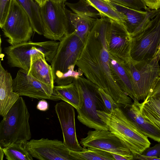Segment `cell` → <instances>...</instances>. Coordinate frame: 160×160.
Masks as SVG:
<instances>
[{"label":"cell","mask_w":160,"mask_h":160,"mask_svg":"<svg viewBox=\"0 0 160 160\" xmlns=\"http://www.w3.org/2000/svg\"><path fill=\"white\" fill-rule=\"evenodd\" d=\"M157 57L150 59L126 62L132 78L137 100L144 101L160 78V67Z\"/></svg>","instance_id":"cell-5"},{"label":"cell","mask_w":160,"mask_h":160,"mask_svg":"<svg viewBox=\"0 0 160 160\" xmlns=\"http://www.w3.org/2000/svg\"><path fill=\"white\" fill-rule=\"evenodd\" d=\"M125 7L137 10L146 9L147 7L143 0H109Z\"/></svg>","instance_id":"cell-32"},{"label":"cell","mask_w":160,"mask_h":160,"mask_svg":"<svg viewBox=\"0 0 160 160\" xmlns=\"http://www.w3.org/2000/svg\"><path fill=\"white\" fill-rule=\"evenodd\" d=\"M71 154L75 160H114L111 153L94 148H88L84 150L74 151L70 150Z\"/></svg>","instance_id":"cell-27"},{"label":"cell","mask_w":160,"mask_h":160,"mask_svg":"<svg viewBox=\"0 0 160 160\" xmlns=\"http://www.w3.org/2000/svg\"><path fill=\"white\" fill-rule=\"evenodd\" d=\"M111 2L124 15L125 26L131 36H132L136 33L145 19L147 15L146 11L134 10Z\"/></svg>","instance_id":"cell-21"},{"label":"cell","mask_w":160,"mask_h":160,"mask_svg":"<svg viewBox=\"0 0 160 160\" xmlns=\"http://www.w3.org/2000/svg\"><path fill=\"white\" fill-rule=\"evenodd\" d=\"M160 142L153 146L144 149L142 153L135 158L142 160H160Z\"/></svg>","instance_id":"cell-31"},{"label":"cell","mask_w":160,"mask_h":160,"mask_svg":"<svg viewBox=\"0 0 160 160\" xmlns=\"http://www.w3.org/2000/svg\"><path fill=\"white\" fill-rule=\"evenodd\" d=\"M106 39L110 54L126 62L132 59L130 52L132 38L125 26L112 21L107 30Z\"/></svg>","instance_id":"cell-14"},{"label":"cell","mask_w":160,"mask_h":160,"mask_svg":"<svg viewBox=\"0 0 160 160\" xmlns=\"http://www.w3.org/2000/svg\"><path fill=\"white\" fill-rule=\"evenodd\" d=\"M75 66H70L68 71L64 73L58 71L56 72L53 75L54 82L57 85H67L72 83L75 78L82 76L83 72L79 68L77 70H74Z\"/></svg>","instance_id":"cell-29"},{"label":"cell","mask_w":160,"mask_h":160,"mask_svg":"<svg viewBox=\"0 0 160 160\" xmlns=\"http://www.w3.org/2000/svg\"><path fill=\"white\" fill-rule=\"evenodd\" d=\"M156 56L159 61L160 60V42L158 47V50Z\"/></svg>","instance_id":"cell-39"},{"label":"cell","mask_w":160,"mask_h":160,"mask_svg":"<svg viewBox=\"0 0 160 160\" xmlns=\"http://www.w3.org/2000/svg\"><path fill=\"white\" fill-rule=\"evenodd\" d=\"M7 62L10 67H17L28 72L31 58H36L44 56L49 58L53 52V48L50 41L33 42L29 41L4 48Z\"/></svg>","instance_id":"cell-6"},{"label":"cell","mask_w":160,"mask_h":160,"mask_svg":"<svg viewBox=\"0 0 160 160\" xmlns=\"http://www.w3.org/2000/svg\"><path fill=\"white\" fill-rule=\"evenodd\" d=\"M28 74L41 82L53 88L54 78L51 65L47 62L44 56L31 59Z\"/></svg>","instance_id":"cell-19"},{"label":"cell","mask_w":160,"mask_h":160,"mask_svg":"<svg viewBox=\"0 0 160 160\" xmlns=\"http://www.w3.org/2000/svg\"><path fill=\"white\" fill-rule=\"evenodd\" d=\"M74 108L64 101L57 103L55 110L63 134V142L70 150H84L79 143L76 134Z\"/></svg>","instance_id":"cell-15"},{"label":"cell","mask_w":160,"mask_h":160,"mask_svg":"<svg viewBox=\"0 0 160 160\" xmlns=\"http://www.w3.org/2000/svg\"><path fill=\"white\" fill-rule=\"evenodd\" d=\"M98 102L99 110L110 113L115 108L120 107L113 98L102 89L99 88Z\"/></svg>","instance_id":"cell-30"},{"label":"cell","mask_w":160,"mask_h":160,"mask_svg":"<svg viewBox=\"0 0 160 160\" xmlns=\"http://www.w3.org/2000/svg\"><path fill=\"white\" fill-rule=\"evenodd\" d=\"M98 114L109 131L118 138L129 149L135 158L150 147L148 137L138 128L133 122L120 107L110 113L98 110Z\"/></svg>","instance_id":"cell-2"},{"label":"cell","mask_w":160,"mask_h":160,"mask_svg":"<svg viewBox=\"0 0 160 160\" xmlns=\"http://www.w3.org/2000/svg\"><path fill=\"white\" fill-rule=\"evenodd\" d=\"M146 5L151 10H157L160 8V0H143Z\"/></svg>","instance_id":"cell-34"},{"label":"cell","mask_w":160,"mask_h":160,"mask_svg":"<svg viewBox=\"0 0 160 160\" xmlns=\"http://www.w3.org/2000/svg\"><path fill=\"white\" fill-rule=\"evenodd\" d=\"M4 152L2 150V147L0 145V160H3L4 155Z\"/></svg>","instance_id":"cell-38"},{"label":"cell","mask_w":160,"mask_h":160,"mask_svg":"<svg viewBox=\"0 0 160 160\" xmlns=\"http://www.w3.org/2000/svg\"><path fill=\"white\" fill-rule=\"evenodd\" d=\"M85 138L81 139L80 144L84 148H92L129 157H134L129 149L120 139L109 130L89 131Z\"/></svg>","instance_id":"cell-12"},{"label":"cell","mask_w":160,"mask_h":160,"mask_svg":"<svg viewBox=\"0 0 160 160\" xmlns=\"http://www.w3.org/2000/svg\"><path fill=\"white\" fill-rule=\"evenodd\" d=\"M73 82L77 87L80 97L79 108L76 110L79 121L95 130H109L97 112L99 110L98 102L99 87L82 76L75 78Z\"/></svg>","instance_id":"cell-4"},{"label":"cell","mask_w":160,"mask_h":160,"mask_svg":"<svg viewBox=\"0 0 160 160\" xmlns=\"http://www.w3.org/2000/svg\"><path fill=\"white\" fill-rule=\"evenodd\" d=\"M101 14L125 26V17L109 0H87Z\"/></svg>","instance_id":"cell-24"},{"label":"cell","mask_w":160,"mask_h":160,"mask_svg":"<svg viewBox=\"0 0 160 160\" xmlns=\"http://www.w3.org/2000/svg\"><path fill=\"white\" fill-rule=\"evenodd\" d=\"M27 141L16 142L2 148L6 158L8 160H32L33 157L27 148Z\"/></svg>","instance_id":"cell-26"},{"label":"cell","mask_w":160,"mask_h":160,"mask_svg":"<svg viewBox=\"0 0 160 160\" xmlns=\"http://www.w3.org/2000/svg\"><path fill=\"white\" fill-rule=\"evenodd\" d=\"M13 91L20 96H25L38 99L60 100L54 93L53 88L28 74V72L19 70L13 79Z\"/></svg>","instance_id":"cell-11"},{"label":"cell","mask_w":160,"mask_h":160,"mask_svg":"<svg viewBox=\"0 0 160 160\" xmlns=\"http://www.w3.org/2000/svg\"><path fill=\"white\" fill-rule=\"evenodd\" d=\"M160 97V78L152 91L146 98Z\"/></svg>","instance_id":"cell-35"},{"label":"cell","mask_w":160,"mask_h":160,"mask_svg":"<svg viewBox=\"0 0 160 160\" xmlns=\"http://www.w3.org/2000/svg\"><path fill=\"white\" fill-rule=\"evenodd\" d=\"M22 7L30 19L33 30L40 35L43 34L41 6L35 0H16Z\"/></svg>","instance_id":"cell-23"},{"label":"cell","mask_w":160,"mask_h":160,"mask_svg":"<svg viewBox=\"0 0 160 160\" xmlns=\"http://www.w3.org/2000/svg\"><path fill=\"white\" fill-rule=\"evenodd\" d=\"M28 149L32 156L40 160H74L70 150L63 142L41 138L27 141Z\"/></svg>","instance_id":"cell-13"},{"label":"cell","mask_w":160,"mask_h":160,"mask_svg":"<svg viewBox=\"0 0 160 160\" xmlns=\"http://www.w3.org/2000/svg\"></svg>","instance_id":"cell-44"},{"label":"cell","mask_w":160,"mask_h":160,"mask_svg":"<svg viewBox=\"0 0 160 160\" xmlns=\"http://www.w3.org/2000/svg\"><path fill=\"white\" fill-rule=\"evenodd\" d=\"M67 11L70 26L69 33L75 31L77 35L85 43L97 19L78 15L67 9Z\"/></svg>","instance_id":"cell-20"},{"label":"cell","mask_w":160,"mask_h":160,"mask_svg":"<svg viewBox=\"0 0 160 160\" xmlns=\"http://www.w3.org/2000/svg\"><path fill=\"white\" fill-rule=\"evenodd\" d=\"M30 116L24 100L20 97L0 122V145L2 148L31 138Z\"/></svg>","instance_id":"cell-3"},{"label":"cell","mask_w":160,"mask_h":160,"mask_svg":"<svg viewBox=\"0 0 160 160\" xmlns=\"http://www.w3.org/2000/svg\"><path fill=\"white\" fill-rule=\"evenodd\" d=\"M65 4L75 13L98 19L102 16L100 13L87 0H80L76 3L65 2Z\"/></svg>","instance_id":"cell-28"},{"label":"cell","mask_w":160,"mask_h":160,"mask_svg":"<svg viewBox=\"0 0 160 160\" xmlns=\"http://www.w3.org/2000/svg\"><path fill=\"white\" fill-rule=\"evenodd\" d=\"M64 2L56 3L48 0L41 7L43 36L59 41L70 30V23Z\"/></svg>","instance_id":"cell-7"},{"label":"cell","mask_w":160,"mask_h":160,"mask_svg":"<svg viewBox=\"0 0 160 160\" xmlns=\"http://www.w3.org/2000/svg\"><path fill=\"white\" fill-rule=\"evenodd\" d=\"M12 0H0V27L3 26L8 14Z\"/></svg>","instance_id":"cell-33"},{"label":"cell","mask_w":160,"mask_h":160,"mask_svg":"<svg viewBox=\"0 0 160 160\" xmlns=\"http://www.w3.org/2000/svg\"><path fill=\"white\" fill-rule=\"evenodd\" d=\"M10 73L0 64V115L4 117L20 96L13 91Z\"/></svg>","instance_id":"cell-17"},{"label":"cell","mask_w":160,"mask_h":160,"mask_svg":"<svg viewBox=\"0 0 160 160\" xmlns=\"http://www.w3.org/2000/svg\"><path fill=\"white\" fill-rule=\"evenodd\" d=\"M62 0L64 2H65L67 0Z\"/></svg>","instance_id":"cell-42"},{"label":"cell","mask_w":160,"mask_h":160,"mask_svg":"<svg viewBox=\"0 0 160 160\" xmlns=\"http://www.w3.org/2000/svg\"><path fill=\"white\" fill-rule=\"evenodd\" d=\"M137 101H134L131 105L124 106L127 110L126 114L143 134L160 142V130L142 116Z\"/></svg>","instance_id":"cell-18"},{"label":"cell","mask_w":160,"mask_h":160,"mask_svg":"<svg viewBox=\"0 0 160 160\" xmlns=\"http://www.w3.org/2000/svg\"><path fill=\"white\" fill-rule=\"evenodd\" d=\"M137 104L142 116L160 130V97L146 98Z\"/></svg>","instance_id":"cell-22"},{"label":"cell","mask_w":160,"mask_h":160,"mask_svg":"<svg viewBox=\"0 0 160 160\" xmlns=\"http://www.w3.org/2000/svg\"><path fill=\"white\" fill-rule=\"evenodd\" d=\"M110 65L112 75L121 89L133 101H138L132 78L126 62L110 53Z\"/></svg>","instance_id":"cell-16"},{"label":"cell","mask_w":160,"mask_h":160,"mask_svg":"<svg viewBox=\"0 0 160 160\" xmlns=\"http://www.w3.org/2000/svg\"><path fill=\"white\" fill-rule=\"evenodd\" d=\"M113 157L115 160H130L133 159L132 158L129 157L124 156L122 155L115 153H111Z\"/></svg>","instance_id":"cell-37"},{"label":"cell","mask_w":160,"mask_h":160,"mask_svg":"<svg viewBox=\"0 0 160 160\" xmlns=\"http://www.w3.org/2000/svg\"><path fill=\"white\" fill-rule=\"evenodd\" d=\"M41 7L48 0H35Z\"/></svg>","instance_id":"cell-40"},{"label":"cell","mask_w":160,"mask_h":160,"mask_svg":"<svg viewBox=\"0 0 160 160\" xmlns=\"http://www.w3.org/2000/svg\"><path fill=\"white\" fill-rule=\"evenodd\" d=\"M53 91L61 100L70 104L76 110L78 109L79 95L77 87L73 82L65 85L54 86Z\"/></svg>","instance_id":"cell-25"},{"label":"cell","mask_w":160,"mask_h":160,"mask_svg":"<svg viewBox=\"0 0 160 160\" xmlns=\"http://www.w3.org/2000/svg\"><path fill=\"white\" fill-rule=\"evenodd\" d=\"M159 158H160V156H159Z\"/></svg>","instance_id":"cell-43"},{"label":"cell","mask_w":160,"mask_h":160,"mask_svg":"<svg viewBox=\"0 0 160 160\" xmlns=\"http://www.w3.org/2000/svg\"><path fill=\"white\" fill-rule=\"evenodd\" d=\"M132 38V59L139 61L155 57L160 42V11L141 32Z\"/></svg>","instance_id":"cell-8"},{"label":"cell","mask_w":160,"mask_h":160,"mask_svg":"<svg viewBox=\"0 0 160 160\" xmlns=\"http://www.w3.org/2000/svg\"><path fill=\"white\" fill-rule=\"evenodd\" d=\"M36 108L41 111H45L48 109L49 105L45 99H41L38 102Z\"/></svg>","instance_id":"cell-36"},{"label":"cell","mask_w":160,"mask_h":160,"mask_svg":"<svg viewBox=\"0 0 160 160\" xmlns=\"http://www.w3.org/2000/svg\"><path fill=\"white\" fill-rule=\"evenodd\" d=\"M60 41L51 63L53 76L57 71L64 73L70 66L76 65L85 44L74 31L66 35Z\"/></svg>","instance_id":"cell-10"},{"label":"cell","mask_w":160,"mask_h":160,"mask_svg":"<svg viewBox=\"0 0 160 160\" xmlns=\"http://www.w3.org/2000/svg\"><path fill=\"white\" fill-rule=\"evenodd\" d=\"M112 21L103 17L96 20L76 65L87 79L102 89L117 103L125 106L132 103V99L116 82L110 65L106 36Z\"/></svg>","instance_id":"cell-1"},{"label":"cell","mask_w":160,"mask_h":160,"mask_svg":"<svg viewBox=\"0 0 160 160\" xmlns=\"http://www.w3.org/2000/svg\"><path fill=\"white\" fill-rule=\"evenodd\" d=\"M53 2L56 3H61L63 1L62 0H50Z\"/></svg>","instance_id":"cell-41"},{"label":"cell","mask_w":160,"mask_h":160,"mask_svg":"<svg viewBox=\"0 0 160 160\" xmlns=\"http://www.w3.org/2000/svg\"><path fill=\"white\" fill-rule=\"evenodd\" d=\"M1 28L7 41L12 46L30 41L34 31L28 16L16 0H12Z\"/></svg>","instance_id":"cell-9"}]
</instances>
